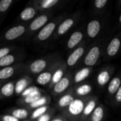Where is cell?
Instances as JSON below:
<instances>
[{"mask_svg":"<svg viewBox=\"0 0 121 121\" xmlns=\"http://www.w3.org/2000/svg\"><path fill=\"white\" fill-rule=\"evenodd\" d=\"M16 61V57L14 55L9 54L2 58H0V66L2 68L11 66Z\"/></svg>","mask_w":121,"mask_h":121,"instance_id":"28","label":"cell"},{"mask_svg":"<svg viewBox=\"0 0 121 121\" xmlns=\"http://www.w3.org/2000/svg\"><path fill=\"white\" fill-rule=\"evenodd\" d=\"M84 47H79L76 48L67 58L66 65L67 66L72 67L74 66L79 61V59L83 56L84 53Z\"/></svg>","mask_w":121,"mask_h":121,"instance_id":"8","label":"cell"},{"mask_svg":"<svg viewBox=\"0 0 121 121\" xmlns=\"http://www.w3.org/2000/svg\"><path fill=\"white\" fill-rule=\"evenodd\" d=\"M55 28V24L54 23H50V24H47L39 32V34L38 35V39L40 41H45L51 36Z\"/></svg>","mask_w":121,"mask_h":121,"instance_id":"17","label":"cell"},{"mask_svg":"<svg viewBox=\"0 0 121 121\" xmlns=\"http://www.w3.org/2000/svg\"><path fill=\"white\" fill-rule=\"evenodd\" d=\"M121 86V76H117L113 77L108 85V93L110 96H113L116 93Z\"/></svg>","mask_w":121,"mask_h":121,"instance_id":"15","label":"cell"},{"mask_svg":"<svg viewBox=\"0 0 121 121\" xmlns=\"http://www.w3.org/2000/svg\"><path fill=\"white\" fill-rule=\"evenodd\" d=\"M40 91V89L38 87H36V86H29L21 94V96L22 98H24V97H26V96L30 95L31 93H34L35 91Z\"/></svg>","mask_w":121,"mask_h":121,"instance_id":"31","label":"cell"},{"mask_svg":"<svg viewBox=\"0 0 121 121\" xmlns=\"http://www.w3.org/2000/svg\"><path fill=\"white\" fill-rule=\"evenodd\" d=\"M107 0H96L95 4L98 8H102L106 4Z\"/></svg>","mask_w":121,"mask_h":121,"instance_id":"38","label":"cell"},{"mask_svg":"<svg viewBox=\"0 0 121 121\" xmlns=\"http://www.w3.org/2000/svg\"><path fill=\"white\" fill-rule=\"evenodd\" d=\"M74 99H75V97H74L73 92L69 91L62 95L58 99L57 106L61 109H66Z\"/></svg>","mask_w":121,"mask_h":121,"instance_id":"12","label":"cell"},{"mask_svg":"<svg viewBox=\"0 0 121 121\" xmlns=\"http://www.w3.org/2000/svg\"><path fill=\"white\" fill-rule=\"evenodd\" d=\"M49 109H50V107L48 106H42V107L35 109L33 111V113H31V116H30L31 119L32 120H35V119L38 120L40 116H42L43 115L48 113Z\"/></svg>","mask_w":121,"mask_h":121,"instance_id":"27","label":"cell"},{"mask_svg":"<svg viewBox=\"0 0 121 121\" xmlns=\"http://www.w3.org/2000/svg\"><path fill=\"white\" fill-rule=\"evenodd\" d=\"M25 32V28L23 26H18L13 27L8 30L5 34V38L6 40L11 41L21 36Z\"/></svg>","mask_w":121,"mask_h":121,"instance_id":"11","label":"cell"},{"mask_svg":"<svg viewBox=\"0 0 121 121\" xmlns=\"http://www.w3.org/2000/svg\"><path fill=\"white\" fill-rule=\"evenodd\" d=\"M10 52H11V48H7V47L1 48L0 49V58H2L8 55H9Z\"/></svg>","mask_w":121,"mask_h":121,"instance_id":"34","label":"cell"},{"mask_svg":"<svg viewBox=\"0 0 121 121\" xmlns=\"http://www.w3.org/2000/svg\"><path fill=\"white\" fill-rule=\"evenodd\" d=\"M113 68L111 67H106L100 71L96 76V82L99 87L104 88L111 81V74L113 72Z\"/></svg>","mask_w":121,"mask_h":121,"instance_id":"4","label":"cell"},{"mask_svg":"<svg viewBox=\"0 0 121 121\" xmlns=\"http://www.w3.org/2000/svg\"><path fill=\"white\" fill-rule=\"evenodd\" d=\"M91 73V67L86 66L84 68H82L74 74V76L73 78L74 82L75 83H79L82 82L89 76Z\"/></svg>","mask_w":121,"mask_h":121,"instance_id":"14","label":"cell"},{"mask_svg":"<svg viewBox=\"0 0 121 121\" xmlns=\"http://www.w3.org/2000/svg\"><path fill=\"white\" fill-rule=\"evenodd\" d=\"M15 93V83L13 82H8L5 83L1 88V95L2 97L9 98Z\"/></svg>","mask_w":121,"mask_h":121,"instance_id":"19","label":"cell"},{"mask_svg":"<svg viewBox=\"0 0 121 121\" xmlns=\"http://www.w3.org/2000/svg\"><path fill=\"white\" fill-rule=\"evenodd\" d=\"M12 0H1L0 2V11L4 12L8 9Z\"/></svg>","mask_w":121,"mask_h":121,"instance_id":"32","label":"cell"},{"mask_svg":"<svg viewBox=\"0 0 121 121\" xmlns=\"http://www.w3.org/2000/svg\"><path fill=\"white\" fill-rule=\"evenodd\" d=\"M11 116H14L18 120L26 119L29 116V112L26 108H17V109L11 111Z\"/></svg>","mask_w":121,"mask_h":121,"instance_id":"26","label":"cell"},{"mask_svg":"<svg viewBox=\"0 0 121 121\" xmlns=\"http://www.w3.org/2000/svg\"><path fill=\"white\" fill-rule=\"evenodd\" d=\"M105 116V108L102 104H99L95 108L87 121H103Z\"/></svg>","mask_w":121,"mask_h":121,"instance_id":"16","label":"cell"},{"mask_svg":"<svg viewBox=\"0 0 121 121\" xmlns=\"http://www.w3.org/2000/svg\"><path fill=\"white\" fill-rule=\"evenodd\" d=\"M32 82V79L29 77H23L18 79L15 83V93L16 95L21 94Z\"/></svg>","mask_w":121,"mask_h":121,"instance_id":"13","label":"cell"},{"mask_svg":"<svg viewBox=\"0 0 121 121\" xmlns=\"http://www.w3.org/2000/svg\"><path fill=\"white\" fill-rule=\"evenodd\" d=\"M101 56V48L96 46L92 47L85 56L84 63L87 67H92L96 65Z\"/></svg>","mask_w":121,"mask_h":121,"instance_id":"2","label":"cell"},{"mask_svg":"<svg viewBox=\"0 0 121 121\" xmlns=\"http://www.w3.org/2000/svg\"><path fill=\"white\" fill-rule=\"evenodd\" d=\"M100 24L98 21H91L87 27V33L89 36L91 38L96 37L100 31Z\"/></svg>","mask_w":121,"mask_h":121,"instance_id":"21","label":"cell"},{"mask_svg":"<svg viewBox=\"0 0 121 121\" xmlns=\"http://www.w3.org/2000/svg\"><path fill=\"white\" fill-rule=\"evenodd\" d=\"M115 101L118 104L121 103V86L118 90V91L116 92V93L115 94Z\"/></svg>","mask_w":121,"mask_h":121,"instance_id":"37","label":"cell"},{"mask_svg":"<svg viewBox=\"0 0 121 121\" xmlns=\"http://www.w3.org/2000/svg\"><path fill=\"white\" fill-rule=\"evenodd\" d=\"M120 21L121 22V16H120Z\"/></svg>","mask_w":121,"mask_h":121,"instance_id":"40","label":"cell"},{"mask_svg":"<svg viewBox=\"0 0 121 121\" xmlns=\"http://www.w3.org/2000/svg\"><path fill=\"white\" fill-rule=\"evenodd\" d=\"M2 121H19V120L11 115H4L2 116Z\"/></svg>","mask_w":121,"mask_h":121,"instance_id":"35","label":"cell"},{"mask_svg":"<svg viewBox=\"0 0 121 121\" xmlns=\"http://www.w3.org/2000/svg\"><path fill=\"white\" fill-rule=\"evenodd\" d=\"M48 65V61L45 58H39L33 61L29 65L28 70L32 74H40L44 71Z\"/></svg>","mask_w":121,"mask_h":121,"instance_id":"5","label":"cell"},{"mask_svg":"<svg viewBox=\"0 0 121 121\" xmlns=\"http://www.w3.org/2000/svg\"><path fill=\"white\" fill-rule=\"evenodd\" d=\"M65 71H66V66L64 63H61L60 65L57 66L53 72L52 78L50 84L49 85V88H52L53 86L57 83L65 76Z\"/></svg>","mask_w":121,"mask_h":121,"instance_id":"7","label":"cell"},{"mask_svg":"<svg viewBox=\"0 0 121 121\" xmlns=\"http://www.w3.org/2000/svg\"><path fill=\"white\" fill-rule=\"evenodd\" d=\"M50 121H68V120L65 118V117H62V116H57V117H55L53 119H52Z\"/></svg>","mask_w":121,"mask_h":121,"instance_id":"39","label":"cell"},{"mask_svg":"<svg viewBox=\"0 0 121 121\" xmlns=\"http://www.w3.org/2000/svg\"><path fill=\"white\" fill-rule=\"evenodd\" d=\"M48 20V18L45 15H43V16H40L39 17H38L37 19H35L30 24V28L32 31H35V30H38V29H40L41 26H43L47 21Z\"/></svg>","mask_w":121,"mask_h":121,"instance_id":"25","label":"cell"},{"mask_svg":"<svg viewBox=\"0 0 121 121\" xmlns=\"http://www.w3.org/2000/svg\"><path fill=\"white\" fill-rule=\"evenodd\" d=\"M92 91V86L88 83H84L78 86L75 90V94L80 98H84L89 95Z\"/></svg>","mask_w":121,"mask_h":121,"instance_id":"20","label":"cell"},{"mask_svg":"<svg viewBox=\"0 0 121 121\" xmlns=\"http://www.w3.org/2000/svg\"><path fill=\"white\" fill-rule=\"evenodd\" d=\"M50 98L48 96H43L41 98H40L39 99H38L36 101L28 105V108H33V109H36L38 108H40V107H42L44 106H48V104L50 103Z\"/></svg>","mask_w":121,"mask_h":121,"instance_id":"23","label":"cell"},{"mask_svg":"<svg viewBox=\"0 0 121 121\" xmlns=\"http://www.w3.org/2000/svg\"><path fill=\"white\" fill-rule=\"evenodd\" d=\"M73 24H74V21H73V20L71 19H69L65 20V21L60 26V27H59V29H58V31H57L58 34H59L60 35H62V34H65V33L70 29V27L73 25Z\"/></svg>","mask_w":121,"mask_h":121,"instance_id":"29","label":"cell"},{"mask_svg":"<svg viewBox=\"0 0 121 121\" xmlns=\"http://www.w3.org/2000/svg\"><path fill=\"white\" fill-rule=\"evenodd\" d=\"M50 119H51V115L50 113L48 112L45 114L40 116L38 119V121H50Z\"/></svg>","mask_w":121,"mask_h":121,"instance_id":"36","label":"cell"},{"mask_svg":"<svg viewBox=\"0 0 121 121\" xmlns=\"http://www.w3.org/2000/svg\"><path fill=\"white\" fill-rule=\"evenodd\" d=\"M35 10L33 8H27L24 11H23L21 14V17L23 20H29L30 19H32L34 15H35Z\"/></svg>","mask_w":121,"mask_h":121,"instance_id":"30","label":"cell"},{"mask_svg":"<svg viewBox=\"0 0 121 121\" xmlns=\"http://www.w3.org/2000/svg\"><path fill=\"white\" fill-rule=\"evenodd\" d=\"M43 96H42V93L40 91H35L33 93H31L30 95L26 96V97H24L22 98V103H23L24 104H28V105H30L31 103H33V102L36 101L38 99H39L40 98H41Z\"/></svg>","mask_w":121,"mask_h":121,"instance_id":"24","label":"cell"},{"mask_svg":"<svg viewBox=\"0 0 121 121\" xmlns=\"http://www.w3.org/2000/svg\"><path fill=\"white\" fill-rule=\"evenodd\" d=\"M55 66H52V70L50 71H43L41 73H40L37 78H36V83L40 85V86H47V85H50L52 81V75H53V72L55 71Z\"/></svg>","mask_w":121,"mask_h":121,"instance_id":"9","label":"cell"},{"mask_svg":"<svg viewBox=\"0 0 121 121\" xmlns=\"http://www.w3.org/2000/svg\"><path fill=\"white\" fill-rule=\"evenodd\" d=\"M83 39V34L79 31H76L73 33L67 42V47L69 49L74 48L77 45H78Z\"/></svg>","mask_w":121,"mask_h":121,"instance_id":"18","label":"cell"},{"mask_svg":"<svg viewBox=\"0 0 121 121\" xmlns=\"http://www.w3.org/2000/svg\"><path fill=\"white\" fill-rule=\"evenodd\" d=\"M97 107V98L96 97H90L87 101L84 111L82 114L79 121H87L92 114L95 108Z\"/></svg>","mask_w":121,"mask_h":121,"instance_id":"6","label":"cell"},{"mask_svg":"<svg viewBox=\"0 0 121 121\" xmlns=\"http://www.w3.org/2000/svg\"><path fill=\"white\" fill-rule=\"evenodd\" d=\"M58 0H44L43 2V8H49L55 5Z\"/></svg>","mask_w":121,"mask_h":121,"instance_id":"33","label":"cell"},{"mask_svg":"<svg viewBox=\"0 0 121 121\" xmlns=\"http://www.w3.org/2000/svg\"><path fill=\"white\" fill-rule=\"evenodd\" d=\"M16 66H8L2 68L0 70V80L4 81L10 78L11 76H13L15 71H16Z\"/></svg>","mask_w":121,"mask_h":121,"instance_id":"22","label":"cell"},{"mask_svg":"<svg viewBox=\"0 0 121 121\" xmlns=\"http://www.w3.org/2000/svg\"><path fill=\"white\" fill-rule=\"evenodd\" d=\"M90 97L75 98L70 105L65 109V114L72 120H80L85 106Z\"/></svg>","mask_w":121,"mask_h":121,"instance_id":"1","label":"cell"},{"mask_svg":"<svg viewBox=\"0 0 121 121\" xmlns=\"http://www.w3.org/2000/svg\"><path fill=\"white\" fill-rule=\"evenodd\" d=\"M72 75L70 73H67L57 83H56L52 88L53 95H60L63 93L70 86Z\"/></svg>","mask_w":121,"mask_h":121,"instance_id":"3","label":"cell"},{"mask_svg":"<svg viewBox=\"0 0 121 121\" xmlns=\"http://www.w3.org/2000/svg\"><path fill=\"white\" fill-rule=\"evenodd\" d=\"M121 40L118 38L113 39L106 49V54L108 57H114L119 51L121 48Z\"/></svg>","mask_w":121,"mask_h":121,"instance_id":"10","label":"cell"}]
</instances>
